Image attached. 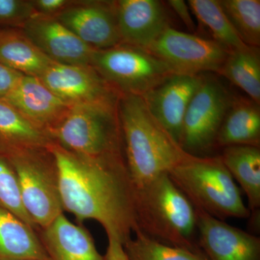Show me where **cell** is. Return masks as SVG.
<instances>
[{
  "label": "cell",
  "mask_w": 260,
  "mask_h": 260,
  "mask_svg": "<svg viewBox=\"0 0 260 260\" xmlns=\"http://www.w3.org/2000/svg\"><path fill=\"white\" fill-rule=\"evenodd\" d=\"M219 74L244 90L251 100L260 104L259 49L248 47L229 51Z\"/></svg>",
  "instance_id": "obj_23"
},
{
  "label": "cell",
  "mask_w": 260,
  "mask_h": 260,
  "mask_svg": "<svg viewBox=\"0 0 260 260\" xmlns=\"http://www.w3.org/2000/svg\"><path fill=\"white\" fill-rule=\"evenodd\" d=\"M118 114L126 168L135 189L178 165L187 155L150 112L143 98L121 94Z\"/></svg>",
  "instance_id": "obj_2"
},
{
  "label": "cell",
  "mask_w": 260,
  "mask_h": 260,
  "mask_svg": "<svg viewBox=\"0 0 260 260\" xmlns=\"http://www.w3.org/2000/svg\"><path fill=\"white\" fill-rule=\"evenodd\" d=\"M0 140L13 146L15 151L48 148L52 143L45 130L3 100H0Z\"/></svg>",
  "instance_id": "obj_22"
},
{
  "label": "cell",
  "mask_w": 260,
  "mask_h": 260,
  "mask_svg": "<svg viewBox=\"0 0 260 260\" xmlns=\"http://www.w3.org/2000/svg\"><path fill=\"white\" fill-rule=\"evenodd\" d=\"M196 209L198 246L208 260H260V239Z\"/></svg>",
  "instance_id": "obj_12"
},
{
  "label": "cell",
  "mask_w": 260,
  "mask_h": 260,
  "mask_svg": "<svg viewBox=\"0 0 260 260\" xmlns=\"http://www.w3.org/2000/svg\"><path fill=\"white\" fill-rule=\"evenodd\" d=\"M116 5L121 44L147 49L169 27L160 1L120 0Z\"/></svg>",
  "instance_id": "obj_15"
},
{
  "label": "cell",
  "mask_w": 260,
  "mask_h": 260,
  "mask_svg": "<svg viewBox=\"0 0 260 260\" xmlns=\"http://www.w3.org/2000/svg\"><path fill=\"white\" fill-rule=\"evenodd\" d=\"M123 244L128 260H208L202 251L168 245L142 230Z\"/></svg>",
  "instance_id": "obj_25"
},
{
  "label": "cell",
  "mask_w": 260,
  "mask_h": 260,
  "mask_svg": "<svg viewBox=\"0 0 260 260\" xmlns=\"http://www.w3.org/2000/svg\"><path fill=\"white\" fill-rule=\"evenodd\" d=\"M118 103L70 107L48 135L68 151L87 158L120 154Z\"/></svg>",
  "instance_id": "obj_5"
},
{
  "label": "cell",
  "mask_w": 260,
  "mask_h": 260,
  "mask_svg": "<svg viewBox=\"0 0 260 260\" xmlns=\"http://www.w3.org/2000/svg\"><path fill=\"white\" fill-rule=\"evenodd\" d=\"M105 260H128L123 244L114 237H108Z\"/></svg>",
  "instance_id": "obj_32"
},
{
  "label": "cell",
  "mask_w": 260,
  "mask_h": 260,
  "mask_svg": "<svg viewBox=\"0 0 260 260\" xmlns=\"http://www.w3.org/2000/svg\"><path fill=\"white\" fill-rule=\"evenodd\" d=\"M23 76L0 62V100H3L14 89Z\"/></svg>",
  "instance_id": "obj_29"
},
{
  "label": "cell",
  "mask_w": 260,
  "mask_h": 260,
  "mask_svg": "<svg viewBox=\"0 0 260 260\" xmlns=\"http://www.w3.org/2000/svg\"><path fill=\"white\" fill-rule=\"evenodd\" d=\"M167 3L187 28L191 31L194 30V20L191 16V10L188 3L183 0H169Z\"/></svg>",
  "instance_id": "obj_31"
},
{
  "label": "cell",
  "mask_w": 260,
  "mask_h": 260,
  "mask_svg": "<svg viewBox=\"0 0 260 260\" xmlns=\"http://www.w3.org/2000/svg\"><path fill=\"white\" fill-rule=\"evenodd\" d=\"M0 62L26 76L39 78L53 63L23 31L0 32Z\"/></svg>",
  "instance_id": "obj_21"
},
{
  "label": "cell",
  "mask_w": 260,
  "mask_h": 260,
  "mask_svg": "<svg viewBox=\"0 0 260 260\" xmlns=\"http://www.w3.org/2000/svg\"><path fill=\"white\" fill-rule=\"evenodd\" d=\"M54 17L80 40L96 50L121 44L116 2L72 1Z\"/></svg>",
  "instance_id": "obj_11"
},
{
  "label": "cell",
  "mask_w": 260,
  "mask_h": 260,
  "mask_svg": "<svg viewBox=\"0 0 260 260\" xmlns=\"http://www.w3.org/2000/svg\"><path fill=\"white\" fill-rule=\"evenodd\" d=\"M38 150L15 151L13 170L20 185L25 211L36 225L43 229L63 214L55 173L43 161Z\"/></svg>",
  "instance_id": "obj_8"
},
{
  "label": "cell",
  "mask_w": 260,
  "mask_h": 260,
  "mask_svg": "<svg viewBox=\"0 0 260 260\" xmlns=\"http://www.w3.org/2000/svg\"><path fill=\"white\" fill-rule=\"evenodd\" d=\"M169 174L197 209L222 220L251 216L239 188L220 156L187 153Z\"/></svg>",
  "instance_id": "obj_4"
},
{
  "label": "cell",
  "mask_w": 260,
  "mask_h": 260,
  "mask_svg": "<svg viewBox=\"0 0 260 260\" xmlns=\"http://www.w3.org/2000/svg\"><path fill=\"white\" fill-rule=\"evenodd\" d=\"M32 229L0 207V260H49Z\"/></svg>",
  "instance_id": "obj_19"
},
{
  "label": "cell",
  "mask_w": 260,
  "mask_h": 260,
  "mask_svg": "<svg viewBox=\"0 0 260 260\" xmlns=\"http://www.w3.org/2000/svg\"><path fill=\"white\" fill-rule=\"evenodd\" d=\"M234 180L240 184L251 212L260 208V149L251 145H232L223 148L220 156Z\"/></svg>",
  "instance_id": "obj_20"
},
{
  "label": "cell",
  "mask_w": 260,
  "mask_h": 260,
  "mask_svg": "<svg viewBox=\"0 0 260 260\" xmlns=\"http://www.w3.org/2000/svg\"><path fill=\"white\" fill-rule=\"evenodd\" d=\"M35 14L32 1L0 0V23L22 26Z\"/></svg>",
  "instance_id": "obj_28"
},
{
  "label": "cell",
  "mask_w": 260,
  "mask_h": 260,
  "mask_svg": "<svg viewBox=\"0 0 260 260\" xmlns=\"http://www.w3.org/2000/svg\"><path fill=\"white\" fill-rule=\"evenodd\" d=\"M0 207L13 213L32 229L37 225L25 211L14 170L0 159Z\"/></svg>",
  "instance_id": "obj_27"
},
{
  "label": "cell",
  "mask_w": 260,
  "mask_h": 260,
  "mask_svg": "<svg viewBox=\"0 0 260 260\" xmlns=\"http://www.w3.org/2000/svg\"><path fill=\"white\" fill-rule=\"evenodd\" d=\"M39 79L70 107L117 104L121 95L92 66L54 62Z\"/></svg>",
  "instance_id": "obj_10"
},
{
  "label": "cell",
  "mask_w": 260,
  "mask_h": 260,
  "mask_svg": "<svg viewBox=\"0 0 260 260\" xmlns=\"http://www.w3.org/2000/svg\"><path fill=\"white\" fill-rule=\"evenodd\" d=\"M147 50L164 61L174 74L220 73L229 55L225 48L204 39L167 27Z\"/></svg>",
  "instance_id": "obj_9"
},
{
  "label": "cell",
  "mask_w": 260,
  "mask_h": 260,
  "mask_svg": "<svg viewBox=\"0 0 260 260\" xmlns=\"http://www.w3.org/2000/svg\"><path fill=\"white\" fill-rule=\"evenodd\" d=\"M260 145V109L259 104L251 99L232 101L219 129L215 146Z\"/></svg>",
  "instance_id": "obj_18"
},
{
  "label": "cell",
  "mask_w": 260,
  "mask_h": 260,
  "mask_svg": "<svg viewBox=\"0 0 260 260\" xmlns=\"http://www.w3.org/2000/svg\"><path fill=\"white\" fill-rule=\"evenodd\" d=\"M44 229L42 244L49 260H105L88 231L63 214Z\"/></svg>",
  "instance_id": "obj_17"
},
{
  "label": "cell",
  "mask_w": 260,
  "mask_h": 260,
  "mask_svg": "<svg viewBox=\"0 0 260 260\" xmlns=\"http://www.w3.org/2000/svg\"><path fill=\"white\" fill-rule=\"evenodd\" d=\"M23 32L51 60L91 66L96 49L89 47L54 16L37 13L22 25Z\"/></svg>",
  "instance_id": "obj_13"
},
{
  "label": "cell",
  "mask_w": 260,
  "mask_h": 260,
  "mask_svg": "<svg viewBox=\"0 0 260 260\" xmlns=\"http://www.w3.org/2000/svg\"><path fill=\"white\" fill-rule=\"evenodd\" d=\"M63 210L80 221L93 220L107 237L124 244L140 230L134 185L120 154L87 158L51 143Z\"/></svg>",
  "instance_id": "obj_1"
},
{
  "label": "cell",
  "mask_w": 260,
  "mask_h": 260,
  "mask_svg": "<svg viewBox=\"0 0 260 260\" xmlns=\"http://www.w3.org/2000/svg\"><path fill=\"white\" fill-rule=\"evenodd\" d=\"M219 2L241 40L249 47H259V0H221Z\"/></svg>",
  "instance_id": "obj_26"
},
{
  "label": "cell",
  "mask_w": 260,
  "mask_h": 260,
  "mask_svg": "<svg viewBox=\"0 0 260 260\" xmlns=\"http://www.w3.org/2000/svg\"><path fill=\"white\" fill-rule=\"evenodd\" d=\"M191 13L209 30L213 40L229 51L249 47L241 40L217 0H189Z\"/></svg>",
  "instance_id": "obj_24"
},
{
  "label": "cell",
  "mask_w": 260,
  "mask_h": 260,
  "mask_svg": "<svg viewBox=\"0 0 260 260\" xmlns=\"http://www.w3.org/2000/svg\"><path fill=\"white\" fill-rule=\"evenodd\" d=\"M135 190L140 230L168 245L201 251L195 241L196 209L168 173Z\"/></svg>",
  "instance_id": "obj_3"
},
{
  "label": "cell",
  "mask_w": 260,
  "mask_h": 260,
  "mask_svg": "<svg viewBox=\"0 0 260 260\" xmlns=\"http://www.w3.org/2000/svg\"><path fill=\"white\" fill-rule=\"evenodd\" d=\"M203 79L200 75L172 74L141 96L152 115L179 145L186 110Z\"/></svg>",
  "instance_id": "obj_14"
},
{
  "label": "cell",
  "mask_w": 260,
  "mask_h": 260,
  "mask_svg": "<svg viewBox=\"0 0 260 260\" xmlns=\"http://www.w3.org/2000/svg\"><path fill=\"white\" fill-rule=\"evenodd\" d=\"M91 66L119 93L140 96L174 74L147 49L125 44L95 51Z\"/></svg>",
  "instance_id": "obj_6"
},
{
  "label": "cell",
  "mask_w": 260,
  "mask_h": 260,
  "mask_svg": "<svg viewBox=\"0 0 260 260\" xmlns=\"http://www.w3.org/2000/svg\"><path fill=\"white\" fill-rule=\"evenodd\" d=\"M72 1L68 0H35L32 1L34 9L39 14L54 16L68 6Z\"/></svg>",
  "instance_id": "obj_30"
},
{
  "label": "cell",
  "mask_w": 260,
  "mask_h": 260,
  "mask_svg": "<svg viewBox=\"0 0 260 260\" xmlns=\"http://www.w3.org/2000/svg\"><path fill=\"white\" fill-rule=\"evenodd\" d=\"M3 101L36 125L48 131L66 114L70 106L36 77L23 75Z\"/></svg>",
  "instance_id": "obj_16"
},
{
  "label": "cell",
  "mask_w": 260,
  "mask_h": 260,
  "mask_svg": "<svg viewBox=\"0 0 260 260\" xmlns=\"http://www.w3.org/2000/svg\"><path fill=\"white\" fill-rule=\"evenodd\" d=\"M232 101L229 91L220 82L203 77L183 122L180 146L186 153L197 155L215 147Z\"/></svg>",
  "instance_id": "obj_7"
}]
</instances>
